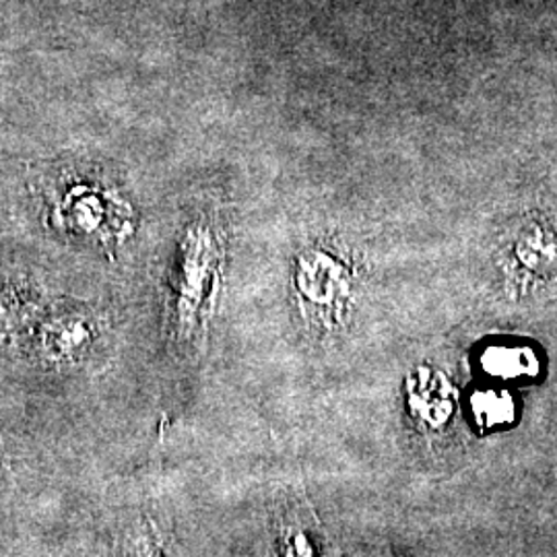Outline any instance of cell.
<instances>
[{
  "mask_svg": "<svg viewBox=\"0 0 557 557\" xmlns=\"http://www.w3.org/2000/svg\"><path fill=\"white\" fill-rule=\"evenodd\" d=\"M481 368L498 380H531L539 376L541 361L524 345H492L481 354Z\"/></svg>",
  "mask_w": 557,
  "mask_h": 557,
  "instance_id": "3957f363",
  "label": "cell"
},
{
  "mask_svg": "<svg viewBox=\"0 0 557 557\" xmlns=\"http://www.w3.org/2000/svg\"><path fill=\"white\" fill-rule=\"evenodd\" d=\"M473 416L481 428H498L515 419V400L502 391H481L473 397Z\"/></svg>",
  "mask_w": 557,
  "mask_h": 557,
  "instance_id": "277c9868",
  "label": "cell"
},
{
  "mask_svg": "<svg viewBox=\"0 0 557 557\" xmlns=\"http://www.w3.org/2000/svg\"><path fill=\"white\" fill-rule=\"evenodd\" d=\"M299 296L312 306L320 324H337L354 287L351 269L331 250H308L298 264Z\"/></svg>",
  "mask_w": 557,
  "mask_h": 557,
  "instance_id": "7a4b0ae2",
  "label": "cell"
},
{
  "mask_svg": "<svg viewBox=\"0 0 557 557\" xmlns=\"http://www.w3.org/2000/svg\"><path fill=\"white\" fill-rule=\"evenodd\" d=\"M506 273L522 298L547 296L557 287V232L549 221L520 223L506 248Z\"/></svg>",
  "mask_w": 557,
  "mask_h": 557,
  "instance_id": "6da1fadb",
  "label": "cell"
}]
</instances>
